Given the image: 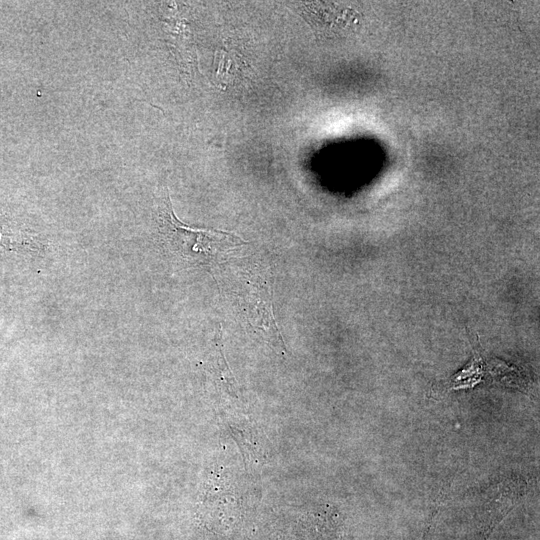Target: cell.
Listing matches in <instances>:
<instances>
[{
    "instance_id": "cell-1",
    "label": "cell",
    "mask_w": 540,
    "mask_h": 540,
    "mask_svg": "<svg viewBox=\"0 0 540 540\" xmlns=\"http://www.w3.org/2000/svg\"><path fill=\"white\" fill-rule=\"evenodd\" d=\"M156 219L159 234L168 248L194 264L212 265L247 243L230 232L184 224L176 217L167 191L160 199Z\"/></svg>"
},
{
    "instance_id": "cell-2",
    "label": "cell",
    "mask_w": 540,
    "mask_h": 540,
    "mask_svg": "<svg viewBox=\"0 0 540 540\" xmlns=\"http://www.w3.org/2000/svg\"><path fill=\"white\" fill-rule=\"evenodd\" d=\"M488 377L495 382L512 387L525 385L523 374L517 368L498 360L485 362L481 354L475 352L473 359L446 382L444 389L471 388Z\"/></svg>"
}]
</instances>
